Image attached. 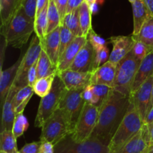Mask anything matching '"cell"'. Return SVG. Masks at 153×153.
Segmentation results:
<instances>
[{"instance_id": "obj_1", "label": "cell", "mask_w": 153, "mask_h": 153, "mask_svg": "<svg viewBox=\"0 0 153 153\" xmlns=\"http://www.w3.org/2000/svg\"><path fill=\"white\" fill-rule=\"evenodd\" d=\"M129 97L112 88L100 107L98 120L90 138L97 139L108 146L127 113Z\"/></svg>"}, {"instance_id": "obj_2", "label": "cell", "mask_w": 153, "mask_h": 153, "mask_svg": "<svg viewBox=\"0 0 153 153\" xmlns=\"http://www.w3.org/2000/svg\"><path fill=\"white\" fill-rule=\"evenodd\" d=\"M1 31L6 45L14 48H22L26 44L30 36L34 31V22L27 17L20 6L8 25L1 28Z\"/></svg>"}, {"instance_id": "obj_3", "label": "cell", "mask_w": 153, "mask_h": 153, "mask_svg": "<svg viewBox=\"0 0 153 153\" xmlns=\"http://www.w3.org/2000/svg\"><path fill=\"white\" fill-rule=\"evenodd\" d=\"M143 120L130 102L127 113L108 145L109 153H115L128 143L141 129Z\"/></svg>"}, {"instance_id": "obj_4", "label": "cell", "mask_w": 153, "mask_h": 153, "mask_svg": "<svg viewBox=\"0 0 153 153\" xmlns=\"http://www.w3.org/2000/svg\"><path fill=\"white\" fill-rule=\"evenodd\" d=\"M67 90L59 76H55L51 91L40 100L34 121L35 127L42 128L45 122L59 108L60 103Z\"/></svg>"}, {"instance_id": "obj_5", "label": "cell", "mask_w": 153, "mask_h": 153, "mask_svg": "<svg viewBox=\"0 0 153 153\" xmlns=\"http://www.w3.org/2000/svg\"><path fill=\"white\" fill-rule=\"evenodd\" d=\"M140 61H137L131 52L117 64V73L113 89L129 97L131 87L138 70Z\"/></svg>"}, {"instance_id": "obj_6", "label": "cell", "mask_w": 153, "mask_h": 153, "mask_svg": "<svg viewBox=\"0 0 153 153\" xmlns=\"http://www.w3.org/2000/svg\"><path fill=\"white\" fill-rule=\"evenodd\" d=\"M40 141H47L54 145L72 132L67 117L64 111L58 108L42 127Z\"/></svg>"}, {"instance_id": "obj_7", "label": "cell", "mask_w": 153, "mask_h": 153, "mask_svg": "<svg viewBox=\"0 0 153 153\" xmlns=\"http://www.w3.org/2000/svg\"><path fill=\"white\" fill-rule=\"evenodd\" d=\"M55 153H109L108 146L97 139L76 142L69 134L55 145Z\"/></svg>"}, {"instance_id": "obj_8", "label": "cell", "mask_w": 153, "mask_h": 153, "mask_svg": "<svg viewBox=\"0 0 153 153\" xmlns=\"http://www.w3.org/2000/svg\"><path fill=\"white\" fill-rule=\"evenodd\" d=\"M100 107L85 102L74 129L70 133L76 142H84L88 140L97 126Z\"/></svg>"}, {"instance_id": "obj_9", "label": "cell", "mask_w": 153, "mask_h": 153, "mask_svg": "<svg viewBox=\"0 0 153 153\" xmlns=\"http://www.w3.org/2000/svg\"><path fill=\"white\" fill-rule=\"evenodd\" d=\"M83 91L84 89L67 90L60 103L59 108L62 109L67 117L72 131L77 123L85 104L82 97Z\"/></svg>"}, {"instance_id": "obj_10", "label": "cell", "mask_w": 153, "mask_h": 153, "mask_svg": "<svg viewBox=\"0 0 153 153\" xmlns=\"http://www.w3.org/2000/svg\"><path fill=\"white\" fill-rule=\"evenodd\" d=\"M42 50L43 49H42L40 39L35 34L31 39V43L26 52L23 55L22 64L19 67L16 77L13 82V84L19 90L28 85V70L34 63L38 61Z\"/></svg>"}, {"instance_id": "obj_11", "label": "cell", "mask_w": 153, "mask_h": 153, "mask_svg": "<svg viewBox=\"0 0 153 153\" xmlns=\"http://www.w3.org/2000/svg\"><path fill=\"white\" fill-rule=\"evenodd\" d=\"M153 85V76L149 77L136 92L129 97L130 102L133 104L136 110L141 117L143 123L147 114L151 100V93Z\"/></svg>"}, {"instance_id": "obj_12", "label": "cell", "mask_w": 153, "mask_h": 153, "mask_svg": "<svg viewBox=\"0 0 153 153\" xmlns=\"http://www.w3.org/2000/svg\"><path fill=\"white\" fill-rule=\"evenodd\" d=\"M109 40L113 46L109 61L115 64H117L131 52L135 42L132 35L114 36L110 37Z\"/></svg>"}, {"instance_id": "obj_13", "label": "cell", "mask_w": 153, "mask_h": 153, "mask_svg": "<svg viewBox=\"0 0 153 153\" xmlns=\"http://www.w3.org/2000/svg\"><path fill=\"white\" fill-rule=\"evenodd\" d=\"M57 76L60 77L67 90L85 89L91 85V72L74 71L70 69L62 72H58Z\"/></svg>"}, {"instance_id": "obj_14", "label": "cell", "mask_w": 153, "mask_h": 153, "mask_svg": "<svg viewBox=\"0 0 153 153\" xmlns=\"http://www.w3.org/2000/svg\"><path fill=\"white\" fill-rule=\"evenodd\" d=\"M94 60H95V50L90 42L87 41L85 46L81 49L76 58L73 61L69 69L74 71L88 72L94 71Z\"/></svg>"}, {"instance_id": "obj_15", "label": "cell", "mask_w": 153, "mask_h": 153, "mask_svg": "<svg viewBox=\"0 0 153 153\" xmlns=\"http://www.w3.org/2000/svg\"><path fill=\"white\" fill-rule=\"evenodd\" d=\"M117 73V64L108 61L91 72V85H103L113 88Z\"/></svg>"}, {"instance_id": "obj_16", "label": "cell", "mask_w": 153, "mask_h": 153, "mask_svg": "<svg viewBox=\"0 0 153 153\" xmlns=\"http://www.w3.org/2000/svg\"><path fill=\"white\" fill-rule=\"evenodd\" d=\"M87 41H88V38L84 36L76 37L73 40V41L70 43V46L66 49V50L60 57L58 66H57L58 73L64 71L70 68L76 58V55H78L81 49L85 46Z\"/></svg>"}, {"instance_id": "obj_17", "label": "cell", "mask_w": 153, "mask_h": 153, "mask_svg": "<svg viewBox=\"0 0 153 153\" xmlns=\"http://www.w3.org/2000/svg\"><path fill=\"white\" fill-rule=\"evenodd\" d=\"M149 144L148 126L146 124H143L140 131L115 153H143Z\"/></svg>"}, {"instance_id": "obj_18", "label": "cell", "mask_w": 153, "mask_h": 153, "mask_svg": "<svg viewBox=\"0 0 153 153\" xmlns=\"http://www.w3.org/2000/svg\"><path fill=\"white\" fill-rule=\"evenodd\" d=\"M18 91L19 89L16 88L14 84H13L4 100L2 105L1 132L4 130L12 131L15 117H16V113L13 107V98Z\"/></svg>"}, {"instance_id": "obj_19", "label": "cell", "mask_w": 153, "mask_h": 153, "mask_svg": "<svg viewBox=\"0 0 153 153\" xmlns=\"http://www.w3.org/2000/svg\"><path fill=\"white\" fill-rule=\"evenodd\" d=\"M43 50L47 54L55 66H58L60 58L61 44V26L47 34L44 40L40 41Z\"/></svg>"}, {"instance_id": "obj_20", "label": "cell", "mask_w": 153, "mask_h": 153, "mask_svg": "<svg viewBox=\"0 0 153 153\" xmlns=\"http://www.w3.org/2000/svg\"><path fill=\"white\" fill-rule=\"evenodd\" d=\"M23 55L21 56L14 64L6 70H1L0 75V101L1 105L2 107L4 102L7 97L10 88L14 82L15 79L17 75L18 70L22 64Z\"/></svg>"}, {"instance_id": "obj_21", "label": "cell", "mask_w": 153, "mask_h": 153, "mask_svg": "<svg viewBox=\"0 0 153 153\" xmlns=\"http://www.w3.org/2000/svg\"><path fill=\"white\" fill-rule=\"evenodd\" d=\"M153 76V50L143 61L140 62L135 79L131 87V94H134L138 88L149 79ZM130 97V96H129Z\"/></svg>"}, {"instance_id": "obj_22", "label": "cell", "mask_w": 153, "mask_h": 153, "mask_svg": "<svg viewBox=\"0 0 153 153\" xmlns=\"http://www.w3.org/2000/svg\"><path fill=\"white\" fill-rule=\"evenodd\" d=\"M131 7H132L133 19H134V29H133L132 35H137L145 22L152 15L143 0H136L135 1L131 3Z\"/></svg>"}, {"instance_id": "obj_23", "label": "cell", "mask_w": 153, "mask_h": 153, "mask_svg": "<svg viewBox=\"0 0 153 153\" xmlns=\"http://www.w3.org/2000/svg\"><path fill=\"white\" fill-rule=\"evenodd\" d=\"M21 6V0H0V17L1 28L8 25L16 10Z\"/></svg>"}, {"instance_id": "obj_24", "label": "cell", "mask_w": 153, "mask_h": 153, "mask_svg": "<svg viewBox=\"0 0 153 153\" xmlns=\"http://www.w3.org/2000/svg\"><path fill=\"white\" fill-rule=\"evenodd\" d=\"M37 79L58 74V67L52 63L47 54L42 50L37 61Z\"/></svg>"}, {"instance_id": "obj_25", "label": "cell", "mask_w": 153, "mask_h": 153, "mask_svg": "<svg viewBox=\"0 0 153 153\" xmlns=\"http://www.w3.org/2000/svg\"><path fill=\"white\" fill-rule=\"evenodd\" d=\"M34 94V89L29 85L21 88L16 92L13 98V107L16 114L23 113L25 107Z\"/></svg>"}, {"instance_id": "obj_26", "label": "cell", "mask_w": 153, "mask_h": 153, "mask_svg": "<svg viewBox=\"0 0 153 153\" xmlns=\"http://www.w3.org/2000/svg\"><path fill=\"white\" fill-rule=\"evenodd\" d=\"M77 8L70 13L65 15L61 25L67 27L76 37H82V28L79 19V9Z\"/></svg>"}, {"instance_id": "obj_27", "label": "cell", "mask_w": 153, "mask_h": 153, "mask_svg": "<svg viewBox=\"0 0 153 153\" xmlns=\"http://www.w3.org/2000/svg\"><path fill=\"white\" fill-rule=\"evenodd\" d=\"M132 35V34H131ZM134 40H138L153 48V16H149L137 35H132Z\"/></svg>"}, {"instance_id": "obj_28", "label": "cell", "mask_w": 153, "mask_h": 153, "mask_svg": "<svg viewBox=\"0 0 153 153\" xmlns=\"http://www.w3.org/2000/svg\"><path fill=\"white\" fill-rule=\"evenodd\" d=\"M79 19H80L81 28H82V34L84 37H88L90 31L92 29V11L90 5L85 1L79 7Z\"/></svg>"}, {"instance_id": "obj_29", "label": "cell", "mask_w": 153, "mask_h": 153, "mask_svg": "<svg viewBox=\"0 0 153 153\" xmlns=\"http://www.w3.org/2000/svg\"><path fill=\"white\" fill-rule=\"evenodd\" d=\"M48 7L49 4L36 16L34 21V32L40 41L44 40L48 34Z\"/></svg>"}, {"instance_id": "obj_30", "label": "cell", "mask_w": 153, "mask_h": 153, "mask_svg": "<svg viewBox=\"0 0 153 153\" xmlns=\"http://www.w3.org/2000/svg\"><path fill=\"white\" fill-rule=\"evenodd\" d=\"M0 149L6 153H19L16 146V138L13 131L4 130L0 134Z\"/></svg>"}, {"instance_id": "obj_31", "label": "cell", "mask_w": 153, "mask_h": 153, "mask_svg": "<svg viewBox=\"0 0 153 153\" xmlns=\"http://www.w3.org/2000/svg\"><path fill=\"white\" fill-rule=\"evenodd\" d=\"M56 76L57 75H52V76H48V77L37 79L32 86L34 94H36L41 98L47 95L52 90V85H53Z\"/></svg>"}, {"instance_id": "obj_32", "label": "cell", "mask_w": 153, "mask_h": 153, "mask_svg": "<svg viewBox=\"0 0 153 153\" xmlns=\"http://www.w3.org/2000/svg\"><path fill=\"white\" fill-rule=\"evenodd\" d=\"M48 34L61 25V19L59 11L54 0H49L47 12Z\"/></svg>"}, {"instance_id": "obj_33", "label": "cell", "mask_w": 153, "mask_h": 153, "mask_svg": "<svg viewBox=\"0 0 153 153\" xmlns=\"http://www.w3.org/2000/svg\"><path fill=\"white\" fill-rule=\"evenodd\" d=\"M91 87L94 94V100L92 105L100 107L105 99L112 90V88L103 85H91Z\"/></svg>"}, {"instance_id": "obj_34", "label": "cell", "mask_w": 153, "mask_h": 153, "mask_svg": "<svg viewBox=\"0 0 153 153\" xmlns=\"http://www.w3.org/2000/svg\"><path fill=\"white\" fill-rule=\"evenodd\" d=\"M28 126H29V123L23 113L16 114L13 128H12V131H13L15 137L17 139L18 137L22 136L24 132L27 131Z\"/></svg>"}, {"instance_id": "obj_35", "label": "cell", "mask_w": 153, "mask_h": 153, "mask_svg": "<svg viewBox=\"0 0 153 153\" xmlns=\"http://www.w3.org/2000/svg\"><path fill=\"white\" fill-rule=\"evenodd\" d=\"M152 50L153 48L149 47V46H148L147 45L142 43V42L138 41V40H135L131 52L134 56V58L137 61L141 62Z\"/></svg>"}, {"instance_id": "obj_36", "label": "cell", "mask_w": 153, "mask_h": 153, "mask_svg": "<svg viewBox=\"0 0 153 153\" xmlns=\"http://www.w3.org/2000/svg\"><path fill=\"white\" fill-rule=\"evenodd\" d=\"M76 36L64 25H61V44H60V57L66 50L70 43L73 41Z\"/></svg>"}, {"instance_id": "obj_37", "label": "cell", "mask_w": 153, "mask_h": 153, "mask_svg": "<svg viewBox=\"0 0 153 153\" xmlns=\"http://www.w3.org/2000/svg\"><path fill=\"white\" fill-rule=\"evenodd\" d=\"M37 1L38 0H21V8L27 17L32 22L36 19Z\"/></svg>"}, {"instance_id": "obj_38", "label": "cell", "mask_w": 153, "mask_h": 153, "mask_svg": "<svg viewBox=\"0 0 153 153\" xmlns=\"http://www.w3.org/2000/svg\"><path fill=\"white\" fill-rule=\"evenodd\" d=\"M110 52L107 46L102 49L95 51V60H94V70L101 67L102 65L105 64L109 61L110 58Z\"/></svg>"}, {"instance_id": "obj_39", "label": "cell", "mask_w": 153, "mask_h": 153, "mask_svg": "<svg viewBox=\"0 0 153 153\" xmlns=\"http://www.w3.org/2000/svg\"><path fill=\"white\" fill-rule=\"evenodd\" d=\"M87 38H88V40L90 42V43H91V46H93V48H94L95 51L105 47V46H106V44H107V41L104 38H102L101 36L97 34L93 30V28L90 31Z\"/></svg>"}, {"instance_id": "obj_40", "label": "cell", "mask_w": 153, "mask_h": 153, "mask_svg": "<svg viewBox=\"0 0 153 153\" xmlns=\"http://www.w3.org/2000/svg\"><path fill=\"white\" fill-rule=\"evenodd\" d=\"M40 141L27 143L22 146V149L19 151V153H40Z\"/></svg>"}, {"instance_id": "obj_41", "label": "cell", "mask_w": 153, "mask_h": 153, "mask_svg": "<svg viewBox=\"0 0 153 153\" xmlns=\"http://www.w3.org/2000/svg\"><path fill=\"white\" fill-rule=\"evenodd\" d=\"M37 61L33 64L32 67L29 69L28 72V85L31 87L37 80Z\"/></svg>"}, {"instance_id": "obj_42", "label": "cell", "mask_w": 153, "mask_h": 153, "mask_svg": "<svg viewBox=\"0 0 153 153\" xmlns=\"http://www.w3.org/2000/svg\"><path fill=\"white\" fill-rule=\"evenodd\" d=\"M82 97H83V100L85 102L92 105L94 100V94L91 85H88L84 89L83 93H82Z\"/></svg>"}, {"instance_id": "obj_43", "label": "cell", "mask_w": 153, "mask_h": 153, "mask_svg": "<svg viewBox=\"0 0 153 153\" xmlns=\"http://www.w3.org/2000/svg\"><path fill=\"white\" fill-rule=\"evenodd\" d=\"M55 4H56L57 7H58V11H59L61 19V23H62V21L64 19V16H65L66 12H67L68 0H55Z\"/></svg>"}, {"instance_id": "obj_44", "label": "cell", "mask_w": 153, "mask_h": 153, "mask_svg": "<svg viewBox=\"0 0 153 153\" xmlns=\"http://www.w3.org/2000/svg\"><path fill=\"white\" fill-rule=\"evenodd\" d=\"M85 0H68V4L67 7V12L66 14L73 12L76 9L79 8L83 2H85Z\"/></svg>"}, {"instance_id": "obj_45", "label": "cell", "mask_w": 153, "mask_h": 153, "mask_svg": "<svg viewBox=\"0 0 153 153\" xmlns=\"http://www.w3.org/2000/svg\"><path fill=\"white\" fill-rule=\"evenodd\" d=\"M40 153H55V145L50 142L40 141Z\"/></svg>"}, {"instance_id": "obj_46", "label": "cell", "mask_w": 153, "mask_h": 153, "mask_svg": "<svg viewBox=\"0 0 153 153\" xmlns=\"http://www.w3.org/2000/svg\"><path fill=\"white\" fill-rule=\"evenodd\" d=\"M49 0H38L37 1V12H36V16L43 10L45 7L49 4Z\"/></svg>"}, {"instance_id": "obj_47", "label": "cell", "mask_w": 153, "mask_h": 153, "mask_svg": "<svg viewBox=\"0 0 153 153\" xmlns=\"http://www.w3.org/2000/svg\"><path fill=\"white\" fill-rule=\"evenodd\" d=\"M152 123H153V107L149 111L144 120V124H146V125Z\"/></svg>"}, {"instance_id": "obj_48", "label": "cell", "mask_w": 153, "mask_h": 153, "mask_svg": "<svg viewBox=\"0 0 153 153\" xmlns=\"http://www.w3.org/2000/svg\"><path fill=\"white\" fill-rule=\"evenodd\" d=\"M143 1L146 4V7L150 12L151 15L153 16V0H143Z\"/></svg>"}, {"instance_id": "obj_49", "label": "cell", "mask_w": 153, "mask_h": 153, "mask_svg": "<svg viewBox=\"0 0 153 153\" xmlns=\"http://www.w3.org/2000/svg\"><path fill=\"white\" fill-rule=\"evenodd\" d=\"M148 130H149V140H150V144H153V123L150 124H148Z\"/></svg>"}, {"instance_id": "obj_50", "label": "cell", "mask_w": 153, "mask_h": 153, "mask_svg": "<svg viewBox=\"0 0 153 153\" xmlns=\"http://www.w3.org/2000/svg\"><path fill=\"white\" fill-rule=\"evenodd\" d=\"M143 153H153V144H149Z\"/></svg>"}, {"instance_id": "obj_51", "label": "cell", "mask_w": 153, "mask_h": 153, "mask_svg": "<svg viewBox=\"0 0 153 153\" xmlns=\"http://www.w3.org/2000/svg\"><path fill=\"white\" fill-rule=\"evenodd\" d=\"M153 107V85H152V93H151V100H150V103H149V109H148V112L150 110L151 108ZM147 112V113H148Z\"/></svg>"}, {"instance_id": "obj_52", "label": "cell", "mask_w": 153, "mask_h": 153, "mask_svg": "<svg viewBox=\"0 0 153 153\" xmlns=\"http://www.w3.org/2000/svg\"><path fill=\"white\" fill-rule=\"evenodd\" d=\"M97 1H98V0H85V1H86L89 5H91V4H94V3H97Z\"/></svg>"}, {"instance_id": "obj_53", "label": "cell", "mask_w": 153, "mask_h": 153, "mask_svg": "<svg viewBox=\"0 0 153 153\" xmlns=\"http://www.w3.org/2000/svg\"><path fill=\"white\" fill-rule=\"evenodd\" d=\"M128 1H129V2L131 4V3H133V2H134V1H135L136 0H128Z\"/></svg>"}, {"instance_id": "obj_54", "label": "cell", "mask_w": 153, "mask_h": 153, "mask_svg": "<svg viewBox=\"0 0 153 153\" xmlns=\"http://www.w3.org/2000/svg\"><path fill=\"white\" fill-rule=\"evenodd\" d=\"M0 153H6V152H3V151H1V152H0Z\"/></svg>"}, {"instance_id": "obj_55", "label": "cell", "mask_w": 153, "mask_h": 153, "mask_svg": "<svg viewBox=\"0 0 153 153\" xmlns=\"http://www.w3.org/2000/svg\"><path fill=\"white\" fill-rule=\"evenodd\" d=\"M54 1H55V0H54Z\"/></svg>"}]
</instances>
